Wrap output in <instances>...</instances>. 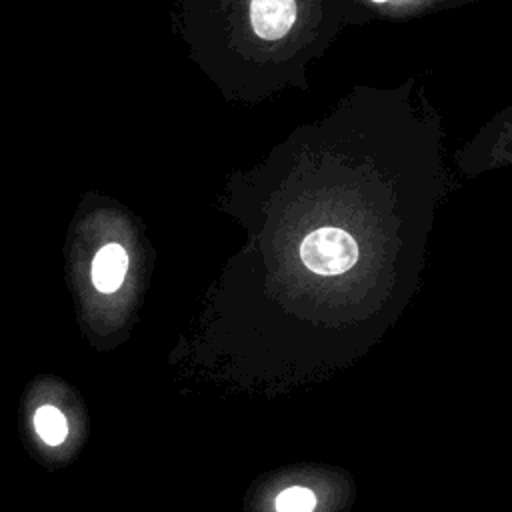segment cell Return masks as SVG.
I'll list each match as a JSON object with an SVG mask.
<instances>
[{"label": "cell", "mask_w": 512, "mask_h": 512, "mask_svg": "<svg viewBox=\"0 0 512 512\" xmlns=\"http://www.w3.org/2000/svg\"><path fill=\"white\" fill-rule=\"evenodd\" d=\"M128 256L120 244L102 246L92 260V282L100 292H114L124 282Z\"/></svg>", "instance_id": "3"}, {"label": "cell", "mask_w": 512, "mask_h": 512, "mask_svg": "<svg viewBox=\"0 0 512 512\" xmlns=\"http://www.w3.org/2000/svg\"><path fill=\"white\" fill-rule=\"evenodd\" d=\"M296 0H252L250 22L256 36L264 40L282 38L296 20Z\"/></svg>", "instance_id": "2"}, {"label": "cell", "mask_w": 512, "mask_h": 512, "mask_svg": "<svg viewBox=\"0 0 512 512\" xmlns=\"http://www.w3.org/2000/svg\"><path fill=\"white\" fill-rule=\"evenodd\" d=\"M300 258L304 266L322 276L348 272L358 260L356 240L332 226L310 232L300 244Z\"/></svg>", "instance_id": "1"}, {"label": "cell", "mask_w": 512, "mask_h": 512, "mask_svg": "<svg viewBox=\"0 0 512 512\" xmlns=\"http://www.w3.org/2000/svg\"><path fill=\"white\" fill-rule=\"evenodd\" d=\"M316 508V496L310 488L290 486L276 498L278 512H312Z\"/></svg>", "instance_id": "5"}, {"label": "cell", "mask_w": 512, "mask_h": 512, "mask_svg": "<svg viewBox=\"0 0 512 512\" xmlns=\"http://www.w3.org/2000/svg\"><path fill=\"white\" fill-rule=\"evenodd\" d=\"M34 426H36V432L38 436L50 444V446H56L60 444L66 434H68V424H66V418L62 416V412L54 406H42L36 410L34 414Z\"/></svg>", "instance_id": "4"}, {"label": "cell", "mask_w": 512, "mask_h": 512, "mask_svg": "<svg viewBox=\"0 0 512 512\" xmlns=\"http://www.w3.org/2000/svg\"><path fill=\"white\" fill-rule=\"evenodd\" d=\"M372 2H388V0H372Z\"/></svg>", "instance_id": "6"}]
</instances>
